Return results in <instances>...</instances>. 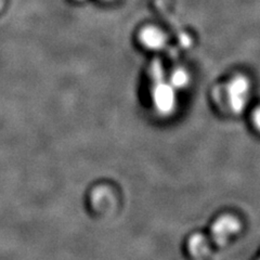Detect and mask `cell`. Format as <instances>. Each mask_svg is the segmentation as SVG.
<instances>
[{"label":"cell","instance_id":"obj_3","mask_svg":"<svg viewBox=\"0 0 260 260\" xmlns=\"http://www.w3.org/2000/svg\"><path fill=\"white\" fill-rule=\"evenodd\" d=\"M188 74L183 70H177L172 76V85L176 88H181L188 83Z\"/></svg>","mask_w":260,"mask_h":260},{"label":"cell","instance_id":"obj_2","mask_svg":"<svg viewBox=\"0 0 260 260\" xmlns=\"http://www.w3.org/2000/svg\"><path fill=\"white\" fill-rule=\"evenodd\" d=\"M142 44L150 49H159L165 44V36L155 27H145L140 34Z\"/></svg>","mask_w":260,"mask_h":260},{"label":"cell","instance_id":"obj_1","mask_svg":"<svg viewBox=\"0 0 260 260\" xmlns=\"http://www.w3.org/2000/svg\"><path fill=\"white\" fill-rule=\"evenodd\" d=\"M248 84L244 77L234 78L230 83V85L228 86V91H229L230 99L234 108L240 109L242 107L244 98L246 96Z\"/></svg>","mask_w":260,"mask_h":260}]
</instances>
